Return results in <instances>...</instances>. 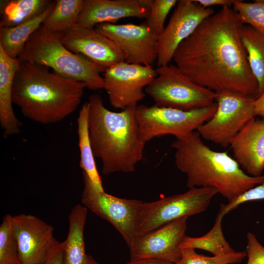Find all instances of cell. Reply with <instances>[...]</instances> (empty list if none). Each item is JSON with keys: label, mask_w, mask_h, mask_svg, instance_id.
Wrapping results in <instances>:
<instances>
[{"label": "cell", "mask_w": 264, "mask_h": 264, "mask_svg": "<svg viewBox=\"0 0 264 264\" xmlns=\"http://www.w3.org/2000/svg\"><path fill=\"white\" fill-rule=\"evenodd\" d=\"M243 26L233 8L222 7L179 44L173 58L175 65L195 83L216 93L256 99L259 85L242 42Z\"/></svg>", "instance_id": "cell-1"}, {"label": "cell", "mask_w": 264, "mask_h": 264, "mask_svg": "<svg viewBox=\"0 0 264 264\" xmlns=\"http://www.w3.org/2000/svg\"><path fill=\"white\" fill-rule=\"evenodd\" d=\"M13 83L12 102L24 117L39 124L60 122L79 106L86 88L82 82L20 60Z\"/></svg>", "instance_id": "cell-2"}, {"label": "cell", "mask_w": 264, "mask_h": 264, "mask_svg": "<svg viewBox=\"0 0 264 264\" xmlns=\"http://www.w3.org/2000/svg\"><path fill=\"white\" fill-rule=\"evenodd\" d=\"M88 103L90 143L94 156L101 161L102 173L133 172L142 159L146 144L139 136L137 106L112 111L98 94H91Z\"/></svg>", "instance_id": "cell-3"}, {"label": "cell", "mask_w": 264, "mask_h": 264, "mask_svg": "<svg viewBox=\"0 0 264 264\" xmlns=\"http://www.w3.org/2000/svg\"><path fill=\"white\" fill-rule=\"evenodd\" d=\"M172 147L175 150V164L186 175L189 188H214L230 202L264 181V175H248L227 152L210 149L197 131L176 138Z\"/></svg>", "instance_id": "cell-4"}, {"label": "cell", "mask_w": 264, "mask_h": 264, "mask_svg": "<svg viewBox=\"0 0 264 264\" xmlns=\"http://www.w3.org/2000/svg\"><path fill=\"white\" fill-rule=\"evenodd\" d=\"M64 33L49 31L42 25L29 38L18 59L51 68L60 75L83 83L90 90L103 88L101 73L106 68L69 50L62 42Z\"/></svg>", "instance_id": "cell-5"}, {"label": "cell", "mask_w": 264, "mask_h": 264, "mask_svg": "<svg viewBox=\"0 0 264 264\" xmlns=\"http://www.w3.org/2000/svg\"><path fill=\"white\" fill-rule=\"evenodd\" d=\"M157 76L145 88L155 105L183 110L209 106L215 102L217 94L193 82L176 66L172 64L156 68Z\"/></svg>", "instance_id": "cell-6"}, {"label": "cell", "mask_w": 264, "mask_h": 264, "mask_svg": "<svg viewBox=\"0 0 264 264\" xmlns=\"http://www.w3.org/2000/svg\"><path fill=\"white\" fill-rule=\"evenodd\" d=\"M217 102L191 110L160 107L155 105L137 106L135 117L139 136L145 143L155 137L172 135L176 138L197 131L216 112Z\"/></svg>", "instance_id": "cell-7"}, {"label": "cell", "mask_w": 264, "mask_h": 264, "mask_svg": "<svg viewBox=\"0 0 264 264\" xmlns=\"http://www.w3.org/2000/svg\"><path fill=\"white\" fill-rule=\"evenodd\" d=\"M218 193L214 188L194 187L154 202H142L136 220V237L177 219L204 211Z\"/></svg>", "instance_id": "cell-8"}, {"label": "cell", "mask_w": 264, "mask_h": 264, "mask_svg": "<svg viewBox=\"0 0 264 264\" xmlns=\"http://www.w3.org/2000/svg\"><path fill=\"white\" fill-rule=\"evenodd\" d=\"M216 94V112L197 131L204 139L225 148L230 146L243 126L256 116L255 99L229 92Z\"/></svg>", "instance_id": "cell-9"}, {"label": "cell", "mask_w": 264, "mask_h": 264, "mask_svg": "<svg viewBox=\"0 0 264 264\" xmlns=\"http://www.w3.org/2000/svg\"><path fill=\"white\" fill-rule=\"evenodd\" d=\"M83 179L84 206L111 223L129 247L136 236V220L142 201L114 197L96 189L84 176Z\"/></svg>", "instance_id": "cell-10"}, {"label": "cell", "mask_w": 264, "mask_h": 264, "mask_svg": "<svg viewBox=\"0 0 264 264\" xmlns=\"http://www.w3.org/2000/svg\"><path fill=\"white\" fill-rule=\"evenodd\" d=\"M104 87L110 105L122 110L136 106L145 96V88L157 76L152 66L118 63L104 72Z\"/></svg>", "instance_id": "cell-11"}, {"label": "cell", "mask_w": 264, "mask_h": 264, "mask_svg": "<svg viewBox=\"0 0 264 264\" xmlns=\"http://www.w3.org/2000/svg\"><path fill=\"white\" fill-rule=\"evenodd\" d=\"M215 13L213 8H205L196 0H178L167 25L158 37L157 66L169 65L179 44Z\"/></svg>", "instance_id": "cell-12"}, {"label": "cell", "mask_w": 264, "mask_h": 264, "mask_svg": "<svg viewBox=\"0 0 264 264\" xmlns=\"http://www.w3.org/2000/svg\"><path fill=\"white\" fill-rule=\"evenodd\" d=\"M95 28L114 42L122 51L125 62L152 65L158 56V37L144 23L116 24L100 23Z\"/></svg>", "instance_id": "cell-13"}, {"label": "cell", "mask_w": 264, "mask_h": 264, "mask_svg": "<svg viewBox=\"0 0 264 264\" xmlns=\"http://www.w3.org/2000/svg\"><path fill=\"white\" fill-rule=\"evenodd\" d=\"M185 217L136 237L129 246L131 260L157 259L176 264L187 229Z\"/></svg>", "instance_id": "cell-14"}, {"label": "cell", "mask_w": 264, "mask_h": 264, "mask_svg": "<svg viewBox=\"0 0 264 264\" xmlns=\"http://www.w3.org/2000/svg\"><path fill=\"white\" fill-rule=\"evenodd\" d=\"M11 226L22 264H42L55 239L53 227L24 214L12 216Z\"/></svg>", "instance_id": "cell-15"}, {"label": "cell", "mask_w": 264, "mask_h": 264, "mask_svg": "<svg viewBox=\"0 0 264 264\" xmlns=\"http://www.w3.org/2000/svg\"><path fill=\"white\" fill-rule=\"evenodd\" d=\"M62 42L70 51L105 68L125 62L124 54L118 45L94 27L77 25L64 33Z\"/></svg>", "instance_id": "cell-16"}, {"label": "cell", "mask_w": 264, "mask_h": 264, "mask_svg": "<svg viewBox=\"0 0 264 264\" xmlns=\"http://www.w3.org/2000/svg\"><path fill=\"white\" fill-rule=\"evenodd\" d=\"M151 0H84L77 25L92 28L130 17L146 19Z\"/></svg>", "instance_id": "cell-17"}, {"label": "cell", "mask_w": 264, "mask_h": 264, "mask_svg": "<svg viewBox=\"0 0 264 264\" xmlns=\"http://www.w3.org/2000/svg\"><path fill=\"white\" fill-rule=\"evenodd\" d=\"M234 158L242 170L253 176L264 171V118L250 120L230 145Z\"/></svg>", "instance_id": "cell-18"}, {"label": "cell", "mask_w": 264, "mask_h": 264, "mask_svg": "<svg viewBox=\"0 0 264 264\" xmlns=\"http://www.w3.org/2000/svg\"><path fill=\"white\" fill-rule=\"evenodd\" d=\"M19 63L18 58H10L0 47V125L5 138L20 133L22 125L12 107L13 83Z\"/></svg>", "instance_id": "cell-19"}, {"label": "cell", "mask_w": 264, "mask_h": 264, "mask_svg": "<svg viewBox=\"0 0 264 264\" xmlns=\"http://www.w3.org/2000/svg\"><path fill=\"white\" fill-rule=\"evenodd\" d=\"M88 208L77 204L68 216L69 228L64 243V264H85L87 254L85 252L84 232Z\"/></svg>", "instance_id": "cell-20"}, {"label": "cell", "mask_w": 264, "mask_h": 264, "mask_svg": "<svg viewBox=\"0 0 264 264\" xmlns=\"http://www.w3.org/2000/svg\"><path fill=\"white\" fill-rule=\"evenodd\" d=\"M55 1H51L37 17L18 25L0 27V47L12 59H18L32 35L42 26L53 9Z\"/></svg>", "instance_id": "cell-21"}, {"label": "cell", "mask_w": 264, "mask_h": 264, "mask_svg": "<svg viewBox=\"0 0 264 264\" xmlns=\"http://www.w3.org/2000/svg\"><path fill=\"white\" fill-rule=\"evenodd\" d=\"M89 104L85 102L77 118V133L80 151V166L85 176L98 190L104 191L101 177L97 168L88 130Z\"/></svg>", "instance_id": "cell-22"}, {"label": "cell", "mask_w": 264, "mask_h": 264, "mask_svg": "<svg viewBox=\"0 0 264 264\" xmlns=\"http://www.w3.org/2000/svg\"><path fill=\"white\" fill-rule=\"evenodd\" d=\"M52 1L48 0H11L0 6V27H14L40 15Z\"/></svg>", "instance_id": "cell-23"}, {"label": "cell", "mask_w": 264, "mask_h": 264, "mask_svg": "<svg viewBox=\"0 0 264 264\" xmlns=\"http://www.w3.org/2000/svg\"><path fill=\"white\" fill-rule=\"evenodd\" d=\"M225 216L220 205L212 229L205 235L199 237L185 236L180 245V248L200 249L208 251L214 256L225 255L235 253L226 241L222 230L221 221Z\"/></svg>", "instance_id": "cell-24"}, {"label": "cell", "mask_w": 264, "mask_h": 264, "mask_svg": "<svg viewBox=\"0 0 264 264\" xmlns=\"http://www.w3.org/2000/svg\"><path fill=\"white\" fill-rule=\"evenodd\" d=\"M42 26L53 32L65 33L77 26L84 0H57Z\"/></svg>", "instance_id": "cell-25"}, {"label": "cell", "mask_w": 264, "mask_h": 264, "mask_svg": "<svg viewBox=\"0 0 264 264\" xmlns=\"http://www.w3.org/2000/svg\"><path fill=\"white\" fill-rule=\"evenodd\" d=\"M242 39L250 68L258 83L260 96L264 90V34L243 25Z\"/></svg>", "instance_id": "cell-26"}, {"label": "cell", "mask_w": 264, "mask_h": 264, "mask_svg": "<svg viewBox=\"0 0 264 264\" xmlns=\"http://www.w3.org/2000/svg\"><path fill=\"white\" fill-rule=\"evenodd\" d=\"M233 9L239 20L264 34V0H255L252 2L234 0Z\"/></svg>", "instance_id": "cell-27"}, {"label": "cell", "mask_w": 264, "mask_h": 264, "mask_svg": "<svg viewBox=\"0 0 264 264\" xmlns=\"http://www.w3.org/2000/svg\"><path fill=\"white\" fill-rule=\"evenodd\" d=\"M11 217L5 215L0 226V264H22L12 232Z\"/></svg>", "instance_id": "cell-28"}, {"label": "cell", "mask_w": 264, "mask_h": 264, "mask_svg": "<svg viewBox=\"0 0 264 264\" xmlns=\"http://www.w3.org/2000/svg\"><path fill=\"white\" fill-rule=\"evenodd\" d=\"M247 256L246 252L220 256H206L197 253L195 249H182L181 256L176 264H234L241 262Z\"/></svg>", "instance_id": "cell-29"}, {"label": "cell", "mask_w": 264, "mask_h": 264, "mask_svg": "<svg viewBox=\"0 0 264 264\" xmlns=\"http://www.w3.org/2000/svg\"><path fill=\"white\" fill-rule=\"evenodd\" d=\"M177 1L176 0H151L150 12L143 23L155 34L160 35L165 28L164 23L167 15Z\"/></svg>", "instance_id": "cell-30"}, {"label": "cell", "mask_w": 264, "mask_h": 264, "mask_svg": "<svg viewBox=\"0 0 264 264\" xmlns=\"http://www.w3.org/2000/svg\"><path fill=\"white\" fill-rule=\"evenodd\" d=\"M264 199V181L241 194L227 204H221L224 215L236 209L241 204L252 200Z\"/></svg>", "instance_id": "cell-31"}, {"label": "cell", "mask_w": 264, "mask_h": 264, "mask_svg": "<svg viewBox=\"0 0 264 264\" xmlns=\"http://www.w3.org/2000/svg\"><path fill=\"white\" fill-rule=\"evenodd\" d=\"M246 238L247 242L245 252L248 257L247 264H264V246L260 243L253 233L248 232Z\"/></svg>", "instance_id": "cell-32"}, {"label": "cell", "mask_w": 264, "mask_h": 264, "mask_svg": "<svg viewBox=\"0 0 264 264\" xmlns=\"http://www.w3.org/2000/svg\"><path fill=\"white\" fill-rule=\"evenodd\" d=\"M42 264H64L63 242H60L55 239Z\"/></svg>", "instance_id": "cell-33"}, {"label": "cell", "mask_w": 264, "mask_h": 264, "mask_svg": "<svg viewBox=\"0 0 264 264\" xmlns=\"http://www.w3.org/2000/svg\"><path fill=\"white\" fill-rule=\"evenodd\" d=\"M234 0H196L200 5L205 8H210L215 5H220L222 7H231L233 5Z\"/></svg>", "instance_id": "cell-34"}, {"label": "cell", "mask_w": 264, "mask_h": 264, "mask_svg": "<svg viewBox=\"0 0 264 264\" xmlns=\"http://www.w3.org/2000/svg\"><path fill=\"white\" fill-rule=\"evenodd\" d=\"M256 116H259L264 118V90L262 93L253 102Z\"/></svg>", "instance_id": "cell-35"}, {"label": "cell", "mask_w": 264, "mask_h": 264, "mask_svg": "<svg viewBox=\"0 0 264 264\" xmlns=\"http://www.w3.org/2000/svg\"><path fill=\"white\" fill-rule=\"evenodd\" d=\"M126 264H176L175 263L157 259H142L132 260Z\"/></svg>", "instance_id": "cell-36"}, {"label": "cell", "mask_w": 264, "mask_h": 264, "mask_svg": "<svg viewBox=\"0 0 264 264\" xmlns=\"http://www.w3.org/2000/svg\"><path fill=\"white\" fill-rule=\"evenodd\" d=\"M85 264H98V263L91 256L87 255Z\"/></svg>", "instance_id": "cell-37"}]
</instances>
